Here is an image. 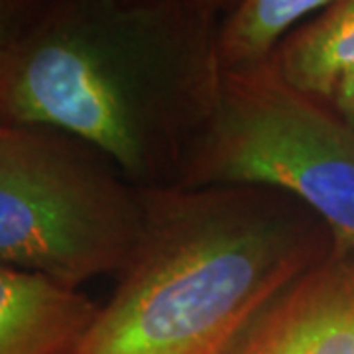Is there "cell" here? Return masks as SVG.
Wrapping results in <instances>:
<instances>
[{"label":"cell","mask_w":354,"mask_h":354,"mask_svg":"<svg viewBox=\"0 0 354 354\" xmlns=\"http://www.w3.org/2000/svg\"><path fill=\"white\" fill-rule=\"evenodd\" d=\"M146 223L116 288L69 354H225L333 234L262 185L144 191Z\"/></svg>","instance_id":"7a4b0ae2"},{"label":"cell","mask_w":354,"mask_h":354,"mask_svg":"<svg viewBox=\"0 0 354 354\" xmlns=\"http://www.w3.org/2000/svg\"><path fill=\"white\" fill-rule=\"evenodd\" d=\"M225 354H354V248L293 279Z\"/></svg>","instance_id":"5b68a950"},{"label":"cell","mask_w":354,"mask_h":354,"mask_svg":"<svg viewBox=\"0 0 354 354\" xmlns=\"http://www.w3.org/2000/svg\"><path fill=\"white\" fill-rule=\"evenodd\" d=\"M227 0L36 2L0 51V124L101 150L142 191L176 187L218 104Z\"/></svg>","instance_id":"6da1fadb"},{"label":"cell","mask_w":354,"mask_h":354,"mask_svg":"<svg viewBox=\"0 0 354 354\" xmlns=\"http://www.w3.org/2000/svg\"><path fill=\"white\" fill-rule=\"evenodd\" d=\"M146 195L95 146L46 127H0V264L79 290L118 276Z\"/></svg>","instance_id":"3957f363"},{"label":"cell","mask_w":354,"mask_h":354,"mask_svg":"<svg viewBox=\"0 0 354 354\" xmlns=\"http://www.w3.org/2000/svg\"><path fill=\"white\" fill-rule=\"evenodd\" d=\"M270 64L290 87L329 102L354 71V0H329L291 32Z\"/></svg>","instance_id":"52a82bcc"},{"label":"cell","mask_w":354,"mask_h":354,"mask_svg":"<svg viewBox=\"0 0 354 354\" xmlns=\"http://www.w3.org/2000/svg\"><path fill=\"white\" fill-rule=\"evenodd\" d=\"M97 311L83 291L0 264V354H69Z\"/></svg>","instance_id":"8992f818"},{"label":"cell","mask_w":354,"mask_h":354,"mask_svg":"<svg viewBox=\"0 0 354 354\" xmlns=\"http://www.w3.org/2000/svg\"><path fill=\"white\" fill-rule=\"evenodd\" d=\"M34 6L32 0H0V51L18 34Z\"/></svg>","instance_id":"9c48e42d"},{"label":"cell","mask_w":354,"mask_h":354,"mask_svg":"<svg viewBox=\"0 0 354 354\" xmlns=\"http://www.w3.org/2000/svg\"><path fill=\"white\" fill-rule=\"evenodd\" d=\"M215 185L286 191L327 225L333 248H354V127L272 64L223 75L215 114L176 187Z\"/></svg>","instance_id":"277c9868"},{"label":"cell","mask_w":354,"mask_h":354,"mask_svg":"<svg viewBox=\"0 0 354 354\" xmlns=\"http://www.w3.org/2000/svg\"><path fill=\"white\" fill-rule=\"evenodd\" d=\"M0 127H2V124H0Z\"/></svg>","instance_id":"8fae6325"},{"label":"cell","mask_w":354,"mask_h":354,"mask_svg":"<svg viewBox=\"0 0 354 354\" xmlns=\"http://www.w3.org/2000/svg\"><path fill=\"white\" fill-rule=\"evenodd\" d=\"M329 104L351 127H354V71L342 79L335 95L330 97Z\"/></svg>","instance_id":"30bf717a"},{"label":"cell","mask_w":354,"mask_h":354,"mask_svg":"<svg viewBox=\"0 0 354 354\" xmlns=\"http://www.w3.org/2000/svg\"><path fill=\"white\" fill-rule=\"evenodd\" d=\"M329 0H227L216 28V59L223 75L268 65L295 28Z\"/></svg>","instance_id":"ba28073f"}]
</instances>
